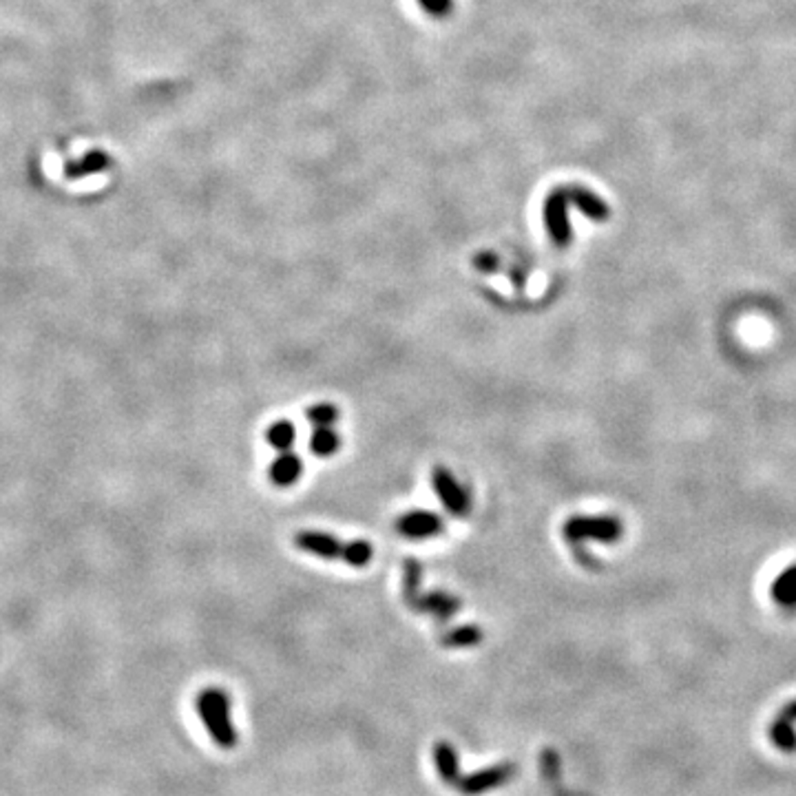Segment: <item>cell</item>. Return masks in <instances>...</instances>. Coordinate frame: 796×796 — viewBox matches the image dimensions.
Masks as SVG:
<instances>
[{
    "label": "cell",
    "mask_w": 796,
    "mask_h": 796,
    "mask_svg": "<svg viewBox=\"0 0 796 796\" xmlns=\"http://www.w3.org/2000/svg\"><path fill=\"white\" fill-rule=\"evenodd\" d=\"M562 533L575 549L591 540L611 544L624 535V522L617 515H573L564 522Z\"/></svg>",
    "instance_id": "6da1fadb"
},
{
    "label": "cell",
    "mask_w": 796,
    "mask_h": 796,
    "mask_svg": "<svg viewBox=\"0 0 796 796\" xmlns=\"http://www.w3.org/2000/svg\"><path fill=\"white\" fill-rule=\"evenodd\" d=\"M569 195H566V186L553 188L542 204V219L547 226L549 237L553 239L555 246L564 248L569 246L573 233H571V219H569Z\"/></svg>",
    "instance_id": "7a4b0ae2"
},
{
    "label": "cell",
    "mask_w": 796,
    "mask_h": 796,
    "mask_svg": "<svg viewBox=\"0 0 796 796\" xmlns=\"http://www.w3.org/2000/svg\"><path fill=\"white\" fill-rule=\"evenodd\" d=\"M432 489L443 507L456 518H464L472 509V496H469L467 487L443 464L432 469Z\"/></svg>",
    "instance_id": "3957f363"
},
{
    "label": "cell",
    "mask_w": 796,
    "mask_h": 796,
    "mask_svg": "<svg viewBox=\"0 0 796 796\" xmlns=\"http://www.w3.org/2000/svg\"><path fill=\"white\" fill-rule=\"evenodd\" d=\"M396 531L398 535L407 540H427L441 535L445 531V522L438 513L425 512V509H412V512L398 515Z\"/></svg>",
    "instance_id": "277c9868"
},
{
    "label": "cell",
    "mask_w": 796,
    "mask_h": 796,
    "mask_svg": "<svg viewBox=\"0 0 796 796\" xmlns=\"http://www.w3.org/2000/svg\"><path fill=\"white\" fill-rule=\"evenodd\" d=\"M294 547L321 560H343L348 542H341L339 538L325 533V531L305 529L294 535Z\"/></svg>",
    "instance_id": "5b68a950"
},
{
    "label": "cell",
    "mask_w": 796,
    "mask_h": 796,
    "mask_svg": "<svg viewBox=\"0 0 796 796\" xmlns=\"http://www.w3.org/2000/svg\"><path fill=\"white\" fill-rule=\"evenodd\" d=\"M566 195H569L571 206H575L582 215H586L593 222H606L611 217L609 204L593 191L584 186H566Z\"/></svg>",
    "instance_id": "8992f818"
},
{
    "label": "cell",
    "mask_w": 796,
    "mask_h": 796,
    "mask_svg": "<svg viewBox=\"0 0 796 796\" xmlns=\"http://www.w3.org/2000/svg\"><path fill=\"white\" fill-rule=\"evenodd\" d=\"M268 473H270V483H273L274 487H282V489L293 487V484L301 478V473H303V463H301L297 453L282 452L277 458H274L273 464H270Z\"/></svg>",
    "instance_id": "52a82bcc"
},
{
    "label": "cell",
    "mask_w": 796,
    "mask_h": 796,
    "mask_svg": "<svg viewBox=\"0 0 796 796\" xmlns=\"http://www.w3.org/2000/svg\"><path fill=\"white\" fill-rule=\"evenodd\" d=\"M770 595L781 609L796 611V562L781 571L774 578L772 586H770Z\"/></svg>",
    "instance_id": "ba28073f"
},
{
    "label": "cell",
    "mask_w": 796,
    "mask_h": 796,
    "mask_svg": "<svg viewBox=\"0 0 796 796\" xmlns=\"http://www.w3.org/2000/svg\"><path fill=\"white\" fill-rule=\"evenodd\" d=\"M416 611H421V613H430L436 615L438 620L445 622L449 615H453L458 611V606H461V602L456 600L453 595L449 593H441V591H436V593H427V595H418V600L414 602Z\"/></svg>",
    "instance_id": "9c48e42d"
},
{
    "label": "cell",
    "mask_w": 796,
    "mask_h": 796,
    "mask_svg": "<svg viewBox=\"0 0 796 796\" xmlns=\"http://www.w3.org/2000/svg\"><path fill=\"white\" fill-rule=\"evenodd\" d=\"M770 741H772V746L779 750V752L783 754H794L796 752V726L794 723L785 721V719H781L779 714L772 719V723H770Z\"/></svg>",
    "instance_id": "30bf717a"
},
{
    "label": "cell",
    "mask_w": 796,
    "mask_h": 796,
    "mask_svg": "<svg viewBox=\"0 0 796 796\" xmlns=\"http://www.w3.org/2000/svg\"><path fill=\"white\" fill-rule=\"evenodd\" d=\"M310 452L319 458L334 456L341 449V436L332 427H314L313 436H310Z\"/></svg>",
    "instance_id": "8fae6325"
},
{
    "label": "cell",
    "mask_w": 796,
    "mask_h": 796,
    "mask_svg": "<svg viewBox=\"0 0 796 796\" xmlns=\"http://www.w3.org/2000/svg\"><path fill=\"white\" fill-rule=\"evenodd\" d=\"M294 438H297V430L290 421H274L273 425L265 430V441L270 447H274L277 452H288L293 447Z\"/></svg>",
    "instance_id": "7c38bea8"
},
{
    "label": "cell",
    "mask_w": 796,
    "mask_h": 796,
    "mask_svg": "<svg viewBox=\"0 0 796 796\" xmlns=\"http://www.w3.org/2000/svg\"><path fill=\"white\" fill-rule=\"evenodd\" d=\"M421 578H423V566L418 560H405L403 564V593H405L407 604H414L418 600V589H421Z\"/></svg>",
    "instance_id": "4fadbf2b"
},
{
    "label": "cell",
    "mask_w": 796,
    "mask_h": 796,
    "mask_svg": "<svg viewBox=\"0 0 796 796\" xmlns=\"http://www.w3.org/2000/svg\"><path fill=\"white\" fill-rule=\"evenodd\" d=\"M372 558H374V547L370 542H365V540H352V542H348V547H345L343 562L354 566V569H363V566L372 562Z\"/></svg>",
    "instance_id": "5bb4252c"
},
{
    "label": "cell",
    "mask_w": 796,
    "mask_h": 796,
    "mask_svg": "<svg viewBox=\"0 0 796 796\" xmlns=\"http://www.w3.org/2000/svg\"><path fill=\"white\" fill-rule=\"evenodd\" d=\"M305 416H308V421L313 423L314 427H332L336 421H339V407L332 405V403H314V405L308 407V412H305Z\"/></svg>",
    "instance_id": "9a60e30c"
},
{
    "label": "cell",
    "mask_w": 796,
    "mask_h": 796,
    "mask_svg": "<svg viewBox=\"0 0 796 796\" xmlns=\"http://www.w3.org/2000/svg\"><path fill=\"white\" fill-rule=\"evenodd\" d=\"M478 640H481V631L473 629V626H464V629L453 631L445 642L449 646H469L476 644Z\"/></svg>",
    "instance_id": "2e32d148"
},
{
    "label": "cell",
    "mask_w": 796,
    "mask_h": 796,
    "mask_svg": "<svg viewBox=\"0 0 796 796\" xmlns=\"http://www.w3.org/2000/svg\"><path fill=\"white\" fill-rule=\"evenodd\" d=\"M418 3H421V7L427 14H432L436 18H445L453 9V0H418Z\"/></svg>",
    "instance_id": "e0dca14e"
},
{
    "label": "cell",
    "mask_w": 796,
    "mask_h": 796,
    "mask_svg": "<svg viewBox=\"0 0 796 796\" xmlns=\"http://www.w3.org/2000/svg\"><path fill=\"white\" fill-rule=\"evenodd\" d=\"M473 264H476V268L481 270V273H496L500 268V259L496 253H481L476 259H473Z\"/></svg>",
    "instance_id": "ac0fdd59"
},
{
    "label": "cell",
    "mask_w": 796,
    "mask_h": 796,
    "mask_svg": "<svg viewBox=\"0 0 796 796\" xmlns=\"http://www.w3.org/2000/svg\"><path fill=\"white\" fill-rule=\"evenodd\" d=\"M779 717L785 719V721L794 723V726H796V699H792V701H788L783 708H781Z\"/></svg>",
    "instance_id": "d6986e66"
}]
</instances>
